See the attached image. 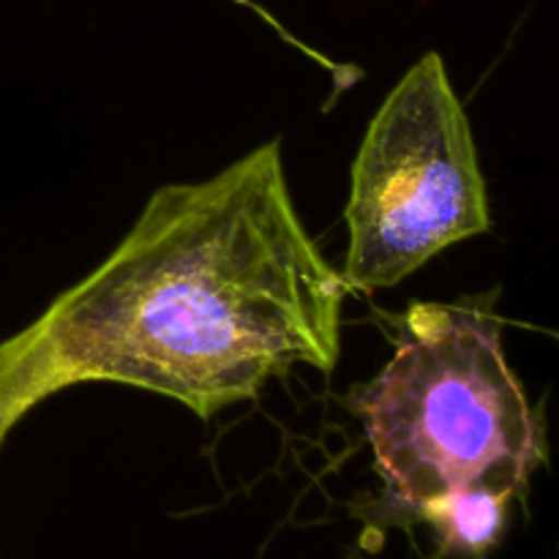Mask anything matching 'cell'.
Segmentation results:
<instances>
[{"instance_id": "cell-1", "label": "cell", "mask_w": 559, "mask_h": 559, "mask_svg": "<svg viewBox=\"0 0 559 559\" xmlns=\"http://www.w3.org/2000/svg\"><path fill=\"white\" fill-rule=\"evenodd\" d=\"M347 289L300 222L278 140L202 183L162 186L96 271L0 342V448L85 382L211 420L293 366L328 374Z\"/></svg>"}, {"instance_id": "cell-4", "label": "cell", "mask_w": 559, "mask_h": 559, "mask_svg": "<svg viewBox=\"0 0 559 559\" xmlns=\"http://www.w3.org/2000/svg\"><path fill=\"white\" fill-rule=\"evenodd\" d=\"M513 497L489 486H469L426 502L415 519L426 522L442 555L484 559L502 540Z\"/></svg>"}, {"instance_id": "cell-3", "label": "cell", "mask_w": 559, "mask_h": 559, "mask_svg": "<svg viewBox=\"0 0 559 559\" xmlns=\"http://www.w3.org/2000/svg\"><path fill=\"white\" fill-rule=\"evenodd\" d=\"M344 282L396 287L431 257L491 229L469 118L445 63L426 52L371 118L344 211Z\"/></svg>"}, {"instance_id": "cell-2", "label": "cell", "mask_w": 559, "mask_h": 559, "mask_svg": "<svg viewBox=\"0 0 559 559\" xmlns=\"http://www.w3.org/2000/svg\"><path fill=\"white\" fill-rule=\"evenodd\" d=\"M353 402L388 495L413 516L469 486L516 500L546 462L544 424L508 366L486 298L409 306L396 353Z\"/></svg>"}]
</instances>
